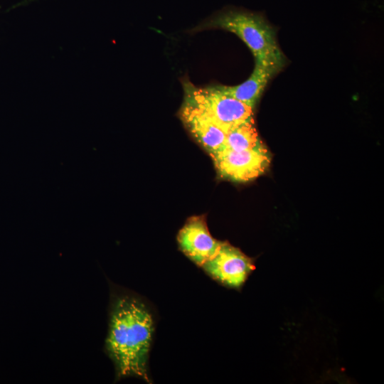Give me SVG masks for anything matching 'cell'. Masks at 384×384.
Instances as JSON below:
<instances>
[{"label":"cell","mask_w":384,"mask_h":384,"mask_svg":"<svg viewBox=\"0 0 384 384\" xmlns=\"http://www.w3.org/2000/svg\"><path fill=\"white\" fill-rule=\"evenodd\" d=\"M153 331L151 314L141 299L124 292L112 294L105 348L117 380L137 377L149 383L147 365Z\"/></svg>","instance_id":"cell-1"},{"label":"cell","mask_w":384,"mask_h":384,"mask_svg":"<svg viewBox=\"0 0 384 384\" xmlns=\"http://www.w3.org/2000/svg\"><path fill=\"white\" fill-rule=\"evenodd\" d=\"M220 28L237 35L250 48L255 62L271 68L276 74L287 59L280 50L274 28L261 15L229 9L206 21L196 30Z\"/></svg>","instance_id":"cell-2"},{"label":"cell","mask_w":384,"mask_h":384,"mask_svg":"<svg viewBox=\"0 0 384 384\" xmlns=\"http://www.w3.org/2000/svg\"><path fill=\"white\" fill-rule=\"evenodd\" d=\"M183 90V102L203 112L226 134L238 125L254 121L252 107L224 93L217 85L197 87L186 82Z\"/></svg>","instance_id":"cell-3"},{"label":"cell","mask_w":384,"mask_h":384,"mask_svg":"<svg viewBox=\"0 0 384 384\" xmlns=\"http://www.w3.org/2000/svg\"><path fill=\"white\" fill-rule=\"evenodd\" d=\"M210 155L219 175L237 182L256 178L267 169L271 161L270 153L263 144L251 149H223Z\"/></svg>","instance_id":"cell-4"},{"label":"cell","mask_w":384,"mask_h":384,"mask_svg":"<svg viewBox=\"0 0 384 384\" xmlns=\"http://www.w3.org/2000/svg\"><path fill=\"white\" fill-rule=\"evenodd\" d=\"M201 267L214 279L233 287L241 286L254 269L248 257L227 242H221L215 256Z\"/></svg>","instance_id":"cell-5"},{"label":"cell","mask_w":384,"mask_h":384,"mask_svg":"<svg viewBox=\"0 0 384 384\" xmlns=\"http://www.w3.org/2000/svg\"><path fill=\"white\" fill-rule=\"evenodd\" d=\"M178 242L181 251L200 267L215 256L222 242L212 237L200 217L186 222L178 233Z\"/></svg>","instance_id":"cell-6"},{"label":"cell","mask_w":384,"mask_h":384,"mask_svg":"<svg viewBox=\"0 0 384 384\" xmlns=\"http://www.w3.org/2000/svg\"><path fill=\"white\" fill-rule=\"evenodd\" d=\"M180 114L186 127L209 154L223 149L226 133L208 117L184 102Z\"/></svg>","instance_id":"cell-7"},{"label":"cell","mask_w":384,"mask_h":384,"mask_svg":"<svg viewBox=\"0 0 384 384\" xmlns=\"http://www.w3.org/2000/svg\"><path fill=\"white\" fill-rule=\"evenodd\" d=\"M276 73L270 68L255 63L250 76L242 83L234 85H217L224 93L240 100L253 110L265 87Z\"/></svg>","instance_id":"cell-8"},{"label":"cell","mask_w":384,"mask_h":384,"mask_svg":"<svg viewBox=\"0 0 384 384\" xmlns=\"http://www.w3.org/2000/svg\"><path fill=\"white\" fill-rule=\"evenodd\" d=\"M262 144L254 121L242 123L228 131L223 149L242 151L253 149Z\"/></svg>","instance_id":"cell-9"}]
</instances>
